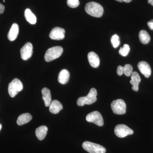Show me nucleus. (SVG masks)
<instances>
[{"label": "nucleus", "mask_w": 153, "mask_h": 153, "mask_svg": "<svg viewBox=\"0 0 153 153\" xmlns=\"http://www.w3.org/2000/svg\"><path fill=\"white\" fill-rule=\"evenodd\" d=\"M65 30L63 28L56 27L53 28L49 34V37L52 40H61L65 38Z\"/></svg>", "instance_id": "10"}, {"label": "nucleus", "mask_w": 153, "mask_h": 153, "mask_svg": "<svg viewBox=\"0 0 153 153\" xmlns=\"http://www.w3.org/2000/svg\"><path fill=\"white\" fill-rule=\"evenodd\" d=\"M48 131V128L45 126H42L36 129V134L38 139L42 140L45 138Z\"/></svg>", "instance_id": "19"}, {"label": "nucleus", "mask_w": 153, "mask_h": 153, "mask_svg": "<svg viewBox=\"0 0 153 153\" xmlns=\"http://www.w3.org/2000/svg\"><path fill=\"white\" fill-rule=\"evenodd\" d=\"M130 49V48L128 44H125L123 45V47H121L119 51V53L122 56L126 57L128 55Z\"/></svg>", "instance_id": "22"}, {"label": "nucleus", "mask_w": 153, "mask_h": 153, "mask_svg": "<svg viewBox=\"0 0 153 153\" xmlns=\"http://www.w3.org/2000/svg\"><path fill=\"white\" fill-rule=\"evenodd\" d=\"M63 51V48L60 46L49 48L45 53V60L47 62H50L57 59L62 55Z\"/></svg>", "instance_id": "3"}, {"label": "nucleus", "mask_w": 153, "mask_h": 153, "mask_svg": "<svg viewBox=\"0 0 153 153\" xmlns=\"http://www.w3.org/2000/svg\"><path fill=\"white\" fill-rule=\"evenodd\" d=\"M111 108L113 112L116 114H124L126 111V105L125 101L122 99H117L112 101Z\"/></svg>", "instance_id": "6"}, {"label": "nucleus", "mask_w": 153, "mask_h": 153, "mask_svg": "<svg viewBox=\"0 0 153 153\" xmlns=\"http://www.w3.org/2000/svg\"><path fill=\"white\" fill-rule=\"evenodd\" d=\"M42 94V98L44 100L45 106H49L52 102L51 91L49 88H44L41 91Z\"/></svg>", "instance_id": "16"}, {"label": "nucleus", "mask_w": 153, "mask_h": 153, "mask_svg": "<svg viewBox=\"0 0 153 153\" xmlns=\"http://www.w3.org/2000/svg\"><path fill=\"white\" fill-rule=\"evenodd\" d=\"M139 37L140 41L142 44H146L150 41V36L146 30H141L139 34Z\"/></svg>", "instance_id": "21"}, {"label": "nucleus", "mask_w": 153, "mask_h": 153, "mask_svg": "<svg viewBox=\"0 0 153 153\" xmlns=\"http://www.w3.org/2000/svg\"><path fill=\"white\" fill-rule=\"evenodd\" d=\"M97 91L95 88H91L86 96L82 97L78 99L77 100V105L82 106L85 105H91L97 101Z\"/></svg>", "instance_id": "2"}, {"label": "nucleus", "mask_w": 153, "mask_h": 153, "mask_svg": "<svg viewBox=\"0 0 153 153\" xmlns=\"http://www.w3.org/2000/svg\"><path fill=\"white\" fill-rule=\"evenodd\" d=\"M85 12L88 15L96 18H100L103 15L104 10L102 6L95 2H90L85 5Z\"/></svg>", "instance_id": "1"}, {"label": "nucleus", "mask_w": 153, "mask_h": 153, "mask_svg": "<svg viewBox=\"0 0 153 153\" xmlns=\"http://www.w3.org/2000/svg\"><path fill=\"white\" fill-rule=\"evenodd\" d=\"M32 115L28 113L23 114L20 115L18 117L17 121V123L18 125L22 126L25 124L28 123L32 119Z\"/></svg>", "instance_id": "18"}, {"label": "nucleus", "mask_w": 153, "mask_h": 153, "mask_svg": "<svg viewBox=\"0 0 153 153\" xmlns=\"http://www.w3.org/2000/svg\"><path fill=\"white\" fill-rule=\"evenodd\" d=\"M19 31V26L18 24L14 23L12 25L8 34V38L10 41H15L18 37Z\"/></svg>", "instance_id": "15"}, {"label": "nucleus", "mask_w": 153, "mask_h": 153, "mask_svg": "<svg viewBox=\"0 0 153 153\" xmlns=\"http://www.w3.org/2000/svg\"><path fill=\"white\" fill-rule=\"evenodd\" d=\"M138 68L146 78H149L152 74V69L149 63L145 61H140L138 63Z\"/></svg>", "instance_id": "11"}, {"label": "nucleus", "mask_w": 153, "mask_h": 153, "mask_svg": "<svg viewBox=\"0 0 153 153\" xmlns=\"http://www.w3.org/2000/svg\"><path fill=\"white\" fill-rule=\"evenodd\" d=\"M70 74L69 71L66 69H62L60 71L58 76V82L61 84H66L69 80Z\"/></svg>", "instance_id": "17"}, {"label": "nucleus", "mask_w": 153, "mask_h": 153, "mask_svg": "<svg viewBox=\"0 0 153 153\" xmlns=\"http://www.w3.org/2000/svg\"><path fill=\"white\" fill-rule=\"evenodd\" d=\"M23 89V83L18 78H15L9 83L8 92L11 97H15Z\"/></svg>", "instance_id": "5"}, {"label": "nucleus", "mask_w": 153, "mask_h": 153, "mask_svg": "<svg viewBox=\"0 0 153 153\" xmlns=\"http://www.w3.org/2000/svg\"><path fill=\"white\" fill-rule=\"evenodd\" d=\"M132 66L130 64H126L123 67V74L127 76H131L133 72Z\"/></svg>", "instance_id": "23"}, {"label": "nucleus", "mask_w": 153, "mask_h": 153, "mask_svg": "<svg viewBox=\"0 0 153 153\" xmlns=\"http://www.w3.org/2000/svg\"><path fill=\"white\" fill-rule=\"evenodd\" d=\"M5 10V7L0 3V14H3Z\"/></svg>", "instance_id": "28"}, {"label": "nucleus", "mask_w": 153, "mask_h": 153, "mask_svg": "<svg viewBox=\"0 0 153 153\" xmlns=\"http://www.w3.org/2000/svg\"><path fill=\"white\" fill-rule=\"evenodd\" d=\"M67 4L68 7L72 8H75L79 6V0H67Z\"/></svg>", "instance_id": "25"}, {"label": "nucleus", "mask_w": 153, "mask_h": 153, "mask_svg": "<svg viewBox=\"0 0 153 153\" xmlns=\"http://www.w3.org/2000/svg\"><path fill=\"white\" fill-rule=\"evenodd\" d=\"M2 128V125L1 124H0V131H1V129Z\"/></svg>", "instance_id": "31"}, {"label": "nucleus", "mask_w": 153, "mask_h": 153, "mask_svg": "<svg viewBox=\"0 0 153 153\" xmlns=\"http://www.w3.org/2000/svg\"><path fill=\"white\" fill-rule=\"evenodd\" d=\"M148 25L150 30H153V19L148 22Z\"/></svg>", "instance_id": "27"}, {"label": "nucleus", "mask_w": 153, "mask_h": 153, "mask_svg": "<svg viewBox=\"0 0 153 153\" xmlns=\"http://www.w3.org/2000/svg\"><path fill=\"white\" fill-rule=\"evenodd\" d=\"M82 147L85 151L89 153H105L106 149L104 147L98 144L85 141L82 144Z\"/></svg>", "instance_id": "4"}, {"label": "nucleus", "mask_w": 153, "mask_h": 153, "mask_svg": "<svg viewBox=\"0 0 153 153\" xmlns=\"http://www.w3.org/2000/svg\"><path fill=\"white\" fill-rule=\"evenodd\" d=\"M111 41L113 47H114V48H117L120 44L119 37L117 34H114L111 37Z\"/></svg>", "instance_id": "24"}, {"label": "nucleus", "mask_w": 153, "mask_h": 153, "mask_svg": "<svg viewBox=\"0 0 153 153\" xmlns=\"http://www.w3.org/2000/svg\"><path fill=\"white\" fill-rule=\"evenodd\" d=\"M4 1V2L5 1V0H4V1Z\"/></svg>", "instance_id": "32"}, {"label": "nucleus", "mask_w": 153, "mask_h": 153, "mask_svg": "<svg viewBox=\"0 0 153 153\" xmlns=\"http://www.w3.org/2000/svg\"><path fill=\"white\" fill-rule=\"evenodd\" d=\"M25 16L26 20L30 24L35 25L37 22L36 16L33 13L30 9H27L25 10Z\"/></svg>", "instance_id": "20"}, {"label": "nucleus", "mask_w": 153, "mask_h": 153, "mask_svg": "<svg viewBox=\"0 0 153 153\" xmlns=\"http://www.w3.org/2000/svg\"><path fill=\"white\" fill-rule=\"evenodd\" d=\"M117 1L120 2H125L126 3H129L132 1V0H115Z\"/></svg>", "instance_id": "29"}, {"label": "nucleus", "mask_w": 153, "mask_h": 153, "mask_svg": "<svg viewBox=\"0 0 153 153\" xmlns=\"http://www.w3.org/2000/svg\"><path fill=\"white\" fill-rule=\"evenodd\" d=\"M141 81L139 74L136 71H134L131 75V79L130 82L132 85V89L135 91L139 90V85Z\"/></svg>", "instance_id": "13"}, {"label": "nucleus", "mask_w": 153, "mask_h": 153, "mask_svg": "<svg viewBox=\"0 0 153 153\" xmlns=\"http://www.w3.org/2000/svg\"><path fill=\"white\" fill-rule=\"evenodd\" d=\"M88 59L91 66L94 68L99 67L100 63L99 57L96 53L91 52L88 55Z\"/></svg>", "instance_id": "12"}, {"label": "nucleus", "mask_w": 153, "mask_h": 153, "mask_svg": "<svg viewBox=\"0 0 153 153\" xmlns=\"http://www.w3.org/2000/svg\"><path fill=\"white\" fill-rule=\"evenodd\" d=\"M86 120L88 122L93 123L99 126L104 125V121L101 114L97 111L90 113L86 116Z\"/></svg>", "instance_id": "7"}, {"label": "nucleus", "mask_w": 153, "mask_h": 153, "mask_svg": "<svg viewBox=\"0 0 153 153\" xmlns=\"http://www.w3.org/2000/svg\"><path fill=\"white\" fill-rule=\"evenodd\" d=\"M49 110L53 114H57L63 109V106L61 102L57 100H53L49 105Z\"/></svg>", "instance_id": "14"}, {"label": "nucleus", "mask_w": 153, "mask_h": 153, "mask_svg": "<svg viewBox=\"0 0 153 153\" xmlns=\"http://www.w3.org/2000/svg\"><path fill=\"white\" fill-rule=\"evenodd\" d=\"M21 57L23 60H26L30 58L33 55V46L30 42H28L21 49Z\"/></svg>", "instance_id": "9"}, {"label": "nucleus", "mask_w": 153, "mask_h": 153, "mask_svg": "<svg viewBox=\"0 0 153 153\" xmlns=\"http://www.w3.org/2000/svg\"><path fill=\"white\" fill-rule=\"evenodd\" d=\"M148 3L153 6V0H148Z\"/></svg>", "instance_id": "30"}, {"label": "nucleus", "mask_w": 153, "mask_h": 153, "mask_svg": "<svg viewBox=\"0 0 153 153\" xmlns=\"http://www.w3.org/2000/svg\"><path fill=\"white\" fill-rule=\"evenodd\" d=\"M114 131L116 135L120 138L125 137L134 133L133 130L124 124L118 125L115 127Z\"/></svg>", "instance_id": "8"}, {"label": "nucleus", "mask_w": 153, "mask_h": 153, "mask_svg": "<svg viewBox=\"0 0 153 153\" xmlns=\"http://www.w3.org/2000/svg\"><path fill=\"white\" fill-rule=\"evenodd\" d=\"M117 72L119 76H121L123 75V67L121 66H118Z\"/></svg>", "instance_id": "26"}]
</instances>
